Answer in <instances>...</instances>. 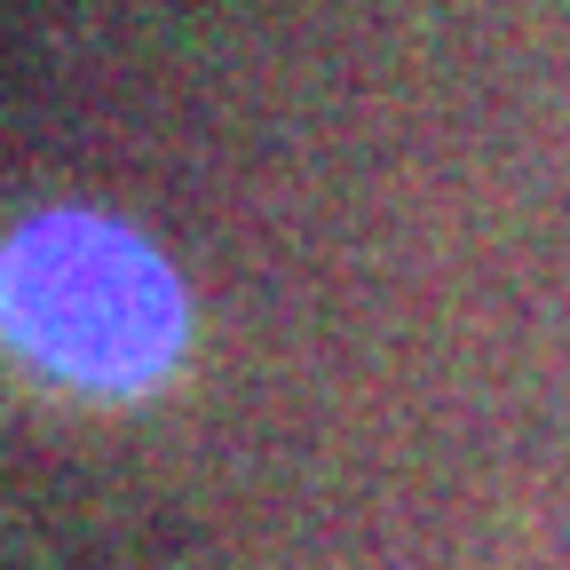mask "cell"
Masks as SVG:
<instances>
[{
	"mask_svg": "<svg viewBox=\"0 0 570 570\" xmlns=\"http://www.w3.org/2000/svg\"><path fill=\"white\" fill-rule=\"evenodd\" d=\"M9 333L48 381L135 396L175 365L183 294L142 238L88 214H48L9 246Z\"/></svg>",
	"mask_w": 570,
	"mask_h": 570,
	"instance_id": "1",
	"label": "cell"
}]
</instances>
